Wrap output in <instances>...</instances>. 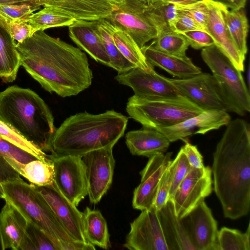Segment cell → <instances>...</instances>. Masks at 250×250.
<instances>
[{
    "label": "cell",
    "instance_id": "d6a6232c",
    "mask_svg": "<svg viewBox=\"0 0 250 250\" xmlns=\"http://www.w3.org/2000/svg\"><path fill=\"white\" fill-rule=\"evenodd\" d=\"M41 6L58 8L70 14L76 20L95 21L104 19V14L77 0H38Z\"/></svg>",
    "mask_w": 250,
    "mask_h": 250
},
{
    "label": "cell",
    "instance_id": "9a60e30c",
    "mask_svg": "<svg viewBox=\"0 0 250 250\" xmlns=\"http://www.w3.org/2000/svg\"><path fill=\"white\" fill-rule=\"evenodd\" d=\"M172 155V152L159 153L148 158L146 166L140 172V184L133 192L134 208L142 211L154 206L160 179L173 160Z\"/></svg>",
    "mask_w": 250,
    "mask_h": 250
},
{
    "label": "cell",
    "instance_id": "7bdbcfd3",
    "mask_svg": "<svg viewBox=\"0 0 250 250\" xmlns=\"http://www.w3.org/2000/svg\"><path fill=\"white\" fill-rule=\"evenodd\" d=\"M172 171L173 167L171 162L162 174L158 185L154 203V207L158 210L163 208L168 200Z\"/></svg>",
    "mask_w": 250,
    "mask_h": 250
},
{
    "label": "cell",
    "instance_id": "7a4b0ae2",
    "mask_svg": "<svg viewBox=\"0 0 250 250\" xmlns=\"http://www.w3.org/2000/svg\"><path fill=\"white\" fill-rule=\"evenodd\" d=\"M226 125L213 153V189L224 217L236 220L250 209V126L240 118Z\"/></svg>",
    "mask_w": 250,
    "mask_h": 250
},
{
    "label": "cell",
    "instance_id": "b9f144b4",
    "mask_svg": "<svg viewBox=\"0 0 250 250\" xmlns=\"http://www.w3.org/2000/svg\"><path fill=\"white\" fill-rule=\"evenodd\" d=\"M177 7L179 12L191 17L206 31L208 13L205 0L185 6L177 5Z\"/></svg>",
    "mask_w": 250,
    "mask_h": 250
},
{
    "label": "cell",
    "instance_id": "f546056e",
    "mask_svg": "<svg viewBox=\"0 0 250 250\" xmlns=\"http://www.w3.org/2000/svg\"><path fill=\"white\" fill-rule=\"evenodd\" d=\"M112 24L106 19L98 21V29L110 60L111 67L120 74L136 66L127 60L117 48L112 37Z\"/></svg>",
    "mask_w": 250,
    "mask_h": 250
},
{
    "label": "cell",
    "instance_id": "7c38bea8",
    "mask_svg": "<svg viewBox=\"0 0 250 250\" xmlns=\"http://www.w3.org/2000/svg\"><path fill=\"white\" fill-rule=\"evenodd\" d=\"M113 147L96 149L82 156L86 167L87 195L92 204H97L112 184L115 163Z\"/></svg>",
    "mask_w": 250,
    "mask_h": 250
},
{
    "label": "cell",
    "instance_id": "cb8c5ba5",
    "mask_svg": "<svg viewBox=\"0 0 250 250\" xmlns=\"http://www.w3.org/2000/svg\"><path fill=\"white\" fill-rule=\"evenodd\" d=\"M27 223L25 218L16 208L5 202L0 213V235L2 250H20Z\"/></svg>",
    "mask_w": 250,
    "mask_h": 250
},
{
    "label": "cell",
    "instance_id": "f5cc1de1",
    "mask_svg": "<svg viewBox=\"0 0 250 250\" xmlns=\"http://www.w3.org/2000/svg\"><path fill=\"white\" fill-rule=\"evenodd\" d=\"M108 1L110 2L111 4L118 6L124 3L125 0H107Z\"/></svg>",
    "mask_w": 250,
    "mask_h": 250
},
{
    "label": "cell",
    "instance_id": "9c48e42d",
    "mask_svg": "<svg viewBox=\"0 0 250 250\" xmlns=\"http://www.w3.org/2000/svg\"><path fill=\"white\" fill-rule=\"evenodd\" d=\"M54 168V183L61 193L75 206L88 194L86 167L82 156L49 154Z\"/></svg>",
    "mask_w": 250,
    "mask_h": 250
},
{
    "label": "cell",
    "instance_id": "8d00e7d4",
    "mask_svg": "<svg viewBox=\"0 0 250 250\" xmlns=\"http://www.w3.org/2000/svg\"><path fill=\"white\" fill-rule=\"evenodd\" d=\"M0 135L4 139L32 154L38 159L45 162L52 161L49 154L28 141L10 126L0 120Z\"/></svg>",
    "mask_w": 250,
    "mask_h": 250
},
{
    "label": "cell",
    "instance_id": "816d5d0a",
    "mask_svg": "<svg viewBox=\"0 0 250 250\" xmlns=\"http://www.w3.org/2000/svg\"><path fill=\"white\" fill-rule=\"evenodd\" d=\"M27 0H0V4L18 3Z\"/></svg>",
    "mask_w": 250,
    "mask_h": 250
},
{
    "label": "cell",
    "instance_id": "603a6c76",
    "mask_svg": "<svg viewBox=\"0 0 250 250\" xmlns=\"http://www.w3.org/2000/svg\"><path fill=\"white\" fill-rule=\"evenodd\" d=\"M125 139L127 147L133 155L148 158L167 152L170 143L156 129L144 127L128 132Z\"/></svg>",
    "mask_w": 250,
    "mask_h": 250
},
{
    "label": "cell",
    "instance_id": "5bb4252c",
    "mask_svg": "<svg viewBox=\"0 0 250 250\" xmlns=\"http://www.w3.org/2000/svg\"><path fill=\"white\" fill-rule=\"evenodd\" d=\"M120 84L131 87L139 97L174 96L180 93L168 78L158 74L149 63L146 69L136 67L115 77Z\"/></svg>",
    "mask_w": 250,
    "mask_h": 250
},
{
    "label": "cell",
    "instance_id": "e575fe53",
    "mask_svg": "<svg viewBox=\"0 0 250 250\" xmlns=\"http://www.w3.org/2000/svg\"><path fill=\"white\" fill-rule=\"evenodd\" d=\"M250 224L243 233L236 229L222 227L218 231L219 250H250Z\"/></svg>",
    "mask_w": 250,
    "mask_h": 250
},
{
    "label": "cell",
    "instance_id": "4fadbf2b",
    "mask_svg": "<svg viewBox=\"0 0 250 250\" xmlns=\"http://www.w3.org/2000/svg\"><path fill=\"white\" fill-rule=\"evenodd\" d=\"M168 80L180 94L203 110H225L217 83L209 73H203L186 79Z\"/></svg>",
    "mask_w": 250,
    "mask_h": 250
},
{
    "label": "cell",
    "instance_id": "ffe728a7",
    "mask_svg": "<svg viewBox=\"0 0 250 250\" xmlns=\"http://www.w3.org/2000/svg\"><path fill=\"white\" fill-rule=\"evenodd\" d=\"M98 21L75 20L68 26L69 37L96 61L111 67L110 59L98 29Z\"/></svg>",
    "mask_w": 250,
    "mask_h": 250
},
{
    "label": "cell",
    "instance_id": "d6986e66",
    "mask_svg": "<svg viewBox=\"0 0 250 250\" xmlns=\"http://www.w3.org/2000/svg\"><path fill=\"white\" fill-rule=\"evenodd\" d=\"M205 1L208 13L206 31L234 66L241 72L244 71L245 58L236 48L228 32L223 18V5L210 0H205Z\"/></svg>",
    "mask_w": 250,
    "mask_h": 250
},
{
    "label": "cell",
    "instance_id": "7dc6e473",
    "mask_svg": "<svg viewBox=\"0 0 250 250\" xmlns=\"http://www.w3.org/2000/svg\"><path fill=\"white\" fill-rule=\"evenodd\" d=\"M88 5L108 17L114 10L116 6L107 0H77Z\"/></svg>",
    "mask_w": 250,
    "mask_h": 250
},
{
    "label": "cell",
    "instance_id": "1f68e13d",
    "mask_svg": "<svg viewBox=\"0 0 250 250\" xmlns=\"http://www.w3.org/2000/svg\"><path fill=\"white\" fill-rule=\"evenodd\" d=\"M112 28L114 42L121 53L136 67L143 69H147L149 63L132 37L113 24Z\"/></svg>",
    "mask_w": 250,
    "mask_h": 250
},
{
    "label": "cell",
    "instance_id": "2e32d148",
    "mask_svg": "<svg viewBox=\"0 0 250 250\" xmlns=\"http://www.w3.org/2000/svg\"><path fill=\"white\" fill-rule=\"evenodd\" d=\"M34 186L71 237L79 242L92 244L84 234L83 212L61 193L54 183L44 186Z\"/></svg>",
    "mask_w": 250,
    "mask_h": 250
},
{
    "label": "cell",
    "instance_id": "83f0119b",
    "mask_svg": "<svg viewBox=\"0 0 250 250\" xmlns=\"http://www.w3.org/2000/svg\"><path fill=\"white\" fill-rule=\"evenodd\" d=\"M224 20L231 39L237 50L245 58L248 52L247 37L249 30L248 21L244 11L229 10L223 5Z\"/></svg>",
    "mask_w": 250,
    "mask_h": 250
},
{
    "label": "cell",
    "instance_id": "836d02e7",
    "mask_svg": "<svg viewBox=\"0 0 250 250\" xmlns=\"http://www.w3.org/2000/svg\"><path fill=\"white\" fill-rule=\"evenodd\" d=\"M150 44L161 52L180 57L186 56V52L189 45L185 36L175 31L159 35Z\"/></svg>",
    "mask_w": 250,
    "mask_h": 250
},
{
    "label": "cell",
    "instance_id": "f35d334b",
    "mask_svg": "<svg viewBox=\"0 0 250 250\" xmlns=\"http://www.w3.org/2000/svg\"><path fill=\"white\" fill-rule=\"evenodd\" d=\"M171 164L173 171L168 199L172 197L178 187L191 168L182 147L175 159L172 160Z\"/></svg>",
    "mask_w": 250,
    "mask_h": 250
},
{
    "label": "cell",
    "instance_id": "6da1fadb",
    "mask_svg": "<svg viewBox=\"0 0 250 250\" xmlns=\"http://www.w3.org/2000/svg\"><path fill=\"white\" fill-rule=\"evenodd\" d=\"M16 46L21 66L46 91L64 98L91 84L93 74L85 54L59 38L37 31Z\"/></svg>",
    "mask_w": 250,
    "mask_h": 250
},
{
    "label": "cell",
    "instance_id": "8992f818",
    "mask_svg": "<svg viewBox=\"0 0 250 250\" xmlns=\"http://www.w3.org/2000/svg\"><path fill=\"white\" fill-rule=\"evenodd\" d=\"M126 110L143 127H167L196 116L204 110L181 94L166 97H130Z\"/></svg>",
    "mask_w": 250,
    "mask_h": 250
},
{
    "label": "cell",
    "instance_id": "ba28073f",
    "mask_svg": "<svg viewBox=\"0 0 250 250\" xmlns=\"http://www.w3.org/2000/svg\"><path fill=\"white\" fill-rule=\"evenodd\" d=\"M147 0H125L106 19L111 24L128 34L141 49L159 36L158 30L148 16Z\"/></svg>",
    "mask_w": 250,
    "mask_h": 250
},
{
    "label": "cell",
    "instance_id": "5b68a950",
    "mask_svg": "<svg viewBox=\"0 0 250 250\" xmlns=\"http://www.w3.org/2000/svg\"><path fill=\"white\" fill-rule=\"evenodd\" d=\"M19 175L1 181L5 202L16 208L28 222L43 231L59 250L96 249L93 245L73 239L34 185L27 184Z\"/></svg>",
    "mask_w": 250,
    "mask_h": 250
},
{
    "label": "cell",
    "instance_id": "681fc988",
    "mask_svg": "<svg viewBox=\"0 0 250 250\" xmlns=\"http://www.w3.org/2000/svg\"><path fill=\"white\" fill-rule=\"evenodd\" d=\"M220 3L228 8L238 10L245 7L247 0H210Z\"/></svg>",
    "mask_w": 250,
    "mask_h": 250
},
{
    "label": "cell",
    "instance_id": "4dcf8cb0",
    "mask_svg": "<svg viewBox=\"0 0 250 250\" xmlns=\"http://www.w3.org/2000/svg\"><path fill=\"white\" fill-rule=\"evenodd\" d=\"M146 12L156 26L159 35L173 31V25L178 16L177 5L158 0L150 3Z\"/></svg>",
    "mask_w": 250,
    "mask_h": 250
},
{
    "label": "cell",
    "instance_id": "7402d4cb",
    "mask_svg": "<svg viewBox=\"0 0 250 250\" xmlns=\"http://www.w3.org/2000/svg\"><path fill=\"white\" fill-rule=\"evenodd\" d=\"M141 49L149 63L179 79L188 78L202 72L187 56L180 57L167 54L155 49L151 44L145 45Z\"/></svg>",
    "mask_w": 250,
    "mask_h": 250
},
{
    "label": "cell",
    "instance_id": "11a10c76",
    "mask_svg": "<svg viewBox=\"0 0 250 250\" xmlns=\"http://www.w3.org/2000/svg\"><path fill=\"white\" fill-rule=\"evenodd\" d=\"M0 250H2L0 235Z\"/></svg>",
    "mask_w": 250,
    "mask_h": 250
},
{
    "label": "cell",
    "instance_id": "74e56055",
    "mask_svg": "<svg viewBox=\"0 0 250 250\" xmlns=\"http://www.w3.org/2000/svg\"><path fill=\"white\" fill-rule=\"evenodd\" d=\"M38 0H30L18 3L0 4V14L13 21L27 22L29 17L41 8Z\"/></svg>",
    "mask_w": 250,
    "mask_h": 250
},
{
    "label": "cell",
    "instance_id": "c3c4849f",
    "mask_svg": "<svg viewBox=\"0 0 250 250\" xmlns=\"http://www.w3.org/2000/svg\"><path fill=\"white\" fill-rule=\"evenodd\" d=\"M17 173L13 170L0 156V198H3V192L1 184L2 181L16 175Z\"/></svg>",
    "mask_w": 250,
    "mask_h": 250
},
{
    "label": "cell",
    "instance_id": "db71d44e",
    "mask_svg": "<svg viewBox=\"0 0 250 250\" xmlns=\"http://www.w3.org/2000/svg\"><path fill=\"white\" fill-rule=\"evenodd\" d=\"M147 0L149 2V3H152V2L156 1L161 0Z\"/></svg>",
    "mask_w": 250,
    "mask_h": 250
},
{
    "label": "cell",
    "instance_id": "ac0fdd59",
    "mask_svg": "<svg viewBox=\"0 0 250 250\" xmlns=\"http://www.w3.org/2000/svg\"><path fill=\"white\" fill-rule=\"evenodd\" d=\"M186 217L196 250H219L217 222L205 202H201Z\"/></svg>",
    "mask_w": 250,
    "mask_h": 250
},
{
    "label": "cell",
    "instance_id": "30bf717a",
    "mask_svg": "<svg viewBox=\"0 0 250 250\" xmlns=\"http://www.w3.org/2000/svg\"><path fill=\"white\" fill-rule=\"evenodd\" d=\"M212 190L211 167L205 166L197 169L191 167L170 199L177 217L182 219L187 216Z\"/></svg>",
    "mask_w": 250,
    "mask_h": 250
},
{
    "label": "cell",
    "instance_id": "bcb514c9",
    "mask_svg": "<svg viewBox=\"0 0 250 250\" xmlns=\"http://www.w3.org/2000/svg\"><path fill=\"white\" fill-rule=\"evenodd\" d=\"M194 30H204L191 17L178 12V17L173 25V31L181 33Z\"/></svg>",
    "mask_w": 250,
    "mask_h": 250
},
{
    "label": "cell",
    "instance_id": "52a82bcc",
    "mask_svg": "<svg viewBox=\"0 0 250 250\" xmlns=\"http://www.w3.org/2000/svg\"><path fill=\"white\" fill-rule=\"evenodd\" d=\"M201 55L217 83L226 111L242 116L250 112V93L242 72L215 44L202 48Z\"/></svg>",
    "mask_w": 250,
    "mask_h": 250
},
{
    "label": "cell",
    "instance_id": "4316f807",
    "mask_svg": "<svg viewBox=\"0 0 250 250\" xmlns=\"http://www.w3.org/2000/svg\"><path fill=\"white\" fill-rule=\"evenodd\" d=\"M83 224L89 243L105 250L111 247L107 223L99 210L86 207L83 212Z\"/></svg>",
    "mask_w": 250,
    "mask_h": 250
},
{
    "label": "cell",
    "instance_id": "44dd1931",
    "mask_svg": "<svg viewBox=\"0 0 250 250\" xmlns=\"http://www.w3.org/2000/svg\"><path fill=\"white\" fill-rule=\"evenodd\" d=\"M159 213L169 250H196L190 237L187 217H177L171 199L168 200Z\"/></svg>",
    "mask_w": 250,
    "mask_h": 250
},
{
    "label": "cell",
    "instance_id": "60d3db41",
    "mask_svg": "<svg viewBox=\"0 0 250 250\" xmlns=\"http://www.w3.org/2000/svg\"><path fill=\"white\" fill-rule=\"evenodd\" d=\"M0 156L12 159L22 164L38 159L30 153L4 139L0 135Z\"/></svg>",
    "mask_w": 250,
    "mask_h": 250
},
{
    "label": "cell",
    "instance_id": "e0dca14e",
    "mask_svg": "<svg viewBox=\"0 0 250 250\" xmlns=\"http://www.w3.org/2000/svg\"><path fill=\"white\" fill-rule=\"evenodd\" d=\"M230 120L231 117L224 110H206L178 124L156 130L171 143L193 134H205L212 130L219 129L226 125Z\"/></svg>",
    "mask_w": 250,
    "mask_h": 250
},
{
    "label": "cell",
    "instance_id": "8fae6325",
    "mask_svg": "<svg viewBox=\"0 0 250 250\" xmlns=\"http://www.w3.org/2000/svg\"><path fill=\"white\" fill-rule=\"evenodd\" d=\"M124 247L130 250H169L154 206L142 210L130 223Z\"/></svg>",
    "mask_w": 250,
    "mask_h": 250
},
{
    "label": "cell",
    "instance_id": "d590c367",
    "mask_svg": "<svg viewBox=\"0 0 250 250\" xmlns=\"http://www.w3.org/2000/svg\"><path fill=\"white\" fill-rule=\"evenodd\" d=\"M20 250H59V249L43 231L28 222Z\"/></svg>",
    "mask_w": 250,
    "mask_h": 250
},
{
    "label": "cell",
    "instance_id": "484cf974",
    "mask_svg": "<svg viewBox=\"0 0 250 250\" xmlns=\"http://www.w3.org/2000/svg\"><path fill=\"white\" fill-rule=\"evenodd\" d=\"M21 66L16 43L0 25V79L5 83L13 82Z\"/></svg>",
    "mask_w": 250,
    "mask_h": 250
},
{
    "label": "cell",
    "instance_id": "ee69618b",
    "mask_svg": "<svg viewBox=\"0 0 250 250\" xmlns=\"http://www.w3.org/2000/svg\"><path fill=\"white\" fill-rule=\"evenodd\" d=\"M187 38L189 45L195 49H200L215 44L212 37L206 31L194 30L181 33Z\"/></svg>",
    "mask_w": 250,
    "mask_h": 250
},
{
    "label": "cell",
    "instance_id": "f907efd6",
    "mask_svg": "<svg viewBox=\"0 0 250 250\" xmlns=\"http://www.w3.org/2000/svg\"><path fill=\"white\" fill-rule=\"evenodd\" d=\"M165 2L172 3L177 5L185 6L202 1L204 0H161Z\"/></svg>",
    "mask_w": 250,
    "mask_h": 250
},
{
    "label": "cell",
    "instance_id": "ab89813d",
    "mask_svg": "<svg viewBox=\"0 0 250 250\" xmlns=\"http://www.w3.org/2000/svg\"><path fill=\"white\" fill-rule=\"evenodd\" d=\"M0 25L17 42H22L36 32L26 21H13L0 14Z\"/></svg>",
    "mask_w": 250,
    "mask_h": 250
},
{
    "label": "cell",
    "instance_id": "d4e9b609",
    "mask_svg": "<svg viewBox=\"0 0 250 250\" xmlns=\"http://www.w3.org/2000/svg\"><path fill=\"white\" fill-rule=\"evenodd\" d=\"M2 157L13 170L31 184L44 186L54 183V168L52 161L45 162L36 159L26 164H22L8 157Z\"/></svg>",
    "mask_w": 250,
    "mask_h": 250
},
{
    "label": "cell",
    "instance_id": "277c9868",
    "mask_svg": "<svg viewBox=\"0 0 250 250\" xmlns=\"http://www.w3.org/2000/svg\"><path fill=\"white\" fill-rule=\"evenodd\" d=\"M0 120L46 153H51L56 130L54 117L35 91L16 85L0 91Z\"/></svg>",
    "mask_w": 250,
    "mask_h": 250
},
{
    "label": "cell",
    "instance_id": "f6af8a7d",
    "mask_svg": "<svg viewBox=\"0 0 250 250\" xmlns=\"http://www.w3.org/2000/svg\"><path fill=\"white\" fill-rule=\"evenodd\" d=\"M182 140L185 143V145L182 148L191 167L197 169L204 167L205 166L203 158L197 146L188 142L186 138Z\"/></svg>",
    "mask_w": 250,
    "mask_h": 250
},
{
    "label": "cell",
    "instance_id": "f1b7e54d",
    "mask_svg": "<svg viewBox=\"0 0 250 250\" xmlns=\"http://www.w3.org/2000/svg\"><path fill=\"white\" fill-rule=\"evenodd\" d=\"M76 20L67 13L58 8L45 6L39 11L32 14L27 22L36 32L61 26H69Z\"/></svg>",
    "mask_w": 250,
    "mask_h": 250
},
{
    "label": "cell",
    "instance_id": "3957f363",
    "mask_svg": "<svg viewBox=\"0 0 250 250\" xmlns=\"http://www.w3.org/2000/svg\"><path fill=\"white\" fill-rule=\"evenodd\" d=\"M127 122L126 116L113 110L72 115L56 129L51 154L82 157L96 149L113 147L124 135Z\"/></svg>",
    "mask_w": 250,
    "mask_h": 250
}]
</instances>
